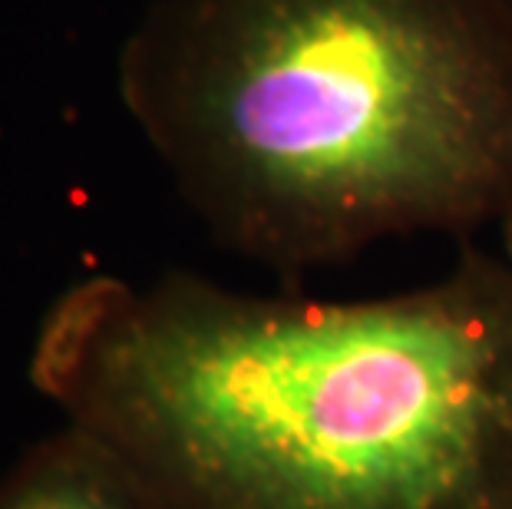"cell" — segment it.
Here are the masks:
<instances>
[{
    "label": "cell",
    "mask_w": 512,
    "mask_h": 509,
    "mask_svg": "<svg viewBox=\"0 0 512 509\" xmlns=\"http://www.w3.org/2000/svg\"><path fill=\"white\" fill-rule=\"evenodd\" d=\"M30 377L146 509H512V258L384 298L67 291Z\"/></svg>",
    "instance_id": "6da1fadb"
},
{
    "label": "cell",
    "mask_w": 512,
    "mask_h": 509,
    "mask_svg": "<svg viewBox=\"0 0 512 509\" xmlns=\"http://www.w3.org/2000/svg\"><path fill=\"white\" fill-rule=\"evenodd\" d=\"M0 509H146L119 467L67 430L0 486Z\"/></svg>",
    "instance_id": "3957f363"
},
{
    "label": "cell",
    "mask_w": 512,
    "mask_h": 509,
    "mask_svg": "<svg viewBox=\"0 0 512 509\" xmlns=\"http://www.w3.org/2000/svg\"><path fill=\"white\" fill-rule=\"evenodd\" d=\"M116 90L215 242L285 278L512 225L503 0H152Z\"/></svg>",
    "instance_id": "7a4b0ae2"
},
{
    "label": "cell",
    "mask_w": 512,
    "mask_h": 509,
    "mask_svg": "<svg viewBox=\"0 0 512 509\" xmlns=\"http://www.w3.org/2000/svg\"><path fill=\"white\" fill-rule=\"evenodd\" d=\"M503 7L509 10V14H512V0H503Z\"/></svg>",
    "instance_id": "5b68a950"
},
{
    "label": "cell",
    "mask_w": 512,
    "mask_h": 509,
    "mask_svg": "<svg viewBox=\"0 0 512 509\" xmlns=\"http://www.w3.org/2000/svg\"><path fill=\"white\" fill-rule=\"evenodd\" d=\"M503 252L512 258V225H509V229L503 232Z\"/></svg>",
    "instance_id": "277c9868"
}]
</instances>
